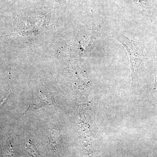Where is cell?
Wrapping results in <instances>:
<instances>
[{"mask_svg":"<svg viewBox=\"0 0 157 157\" xmlns=\"http://www.w3.org/2000/svg\"><path fill=\"white\" fill-rule=\"evenodd\" d=\"M112 36L120 42L128 52L131 66L132 88L137 82L139 67L144 59V45L142 42L129 39L115 30L112 31Z\"/></svg>","mask_w":157,"mask_h":157,"instance_id":"cell-1","label":"cell"},{"mask_svg":"<svg viewBox=\"0 0 157 157\" xmlns=\"http://www.w3.org/2000/svg\"><path fill=\"white\" fill-rule=\"evenodd\" d=\"M155 81L153 89L151 94L152 99L157 103V58L155 59Z\"/></svg>","mask_w":157,"mask_h":157,"instance_id":"cell-2","label":"cell"},{"mask_svg":"<svg viewBox=\"0 0 157 157\" xmlns=\"http://www.w3.org/2000/svg\"><path fill=\"white\" fill-rule=\"evenodd\" d=\"M26 148L28 152L31 156L33 157H37L38 152L34 144L29 142L26 145Z\"/></svg>","mask_w":157,"mask_h":157,"instance_id":"cell-3","label":"cell"}]
</instances>
